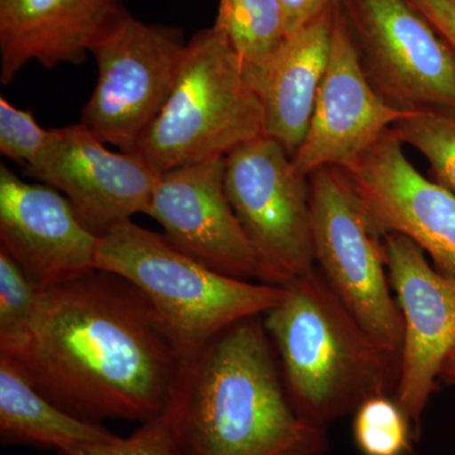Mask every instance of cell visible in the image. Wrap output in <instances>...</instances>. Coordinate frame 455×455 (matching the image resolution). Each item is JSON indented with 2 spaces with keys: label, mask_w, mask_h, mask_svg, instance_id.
Wrapping results in <instances>:
<instances>
[{
  "label": "cell",
  "mask_w": 455,
  "mask_h": 455,
  "mask_svg": "<svg viewBox=\"0 0 455 455\" xmlns=\"http://www.w3.org/2000/svg\"><path fill=\"white\" fill-rule=\"evenodd\" d=\"M309 188L317 269L371 334L400 350L403 320L391 295L383 235L339 167L311 173Z\"/></svg>",
  "instance_id": "6"
},
{
  "label": "cell",
  "mask_w": 455,
  "mask_h": 455,
  "mask_svg": "<svg viewBox=\"0 0 455 455\" xmlns=\"http://www.w3.org/2000/svg\"><path fill=\"white\" fill-rule=\"evenodd\" d=\"M430 23L455 57V0H406Z\"/></svg>",
  "instance_id": "25"
},
{
  "label": "cell",
  "mask_w": 455,
  "mask_h": 455,
  "mask_svg": "<svg viewBox=\"0 0 455 455\" xmlns=\"http://www.w3.org/2000/svg\"><path fill=\"white\" fill-rule=\"evenodd\" d=\"M337 4L287 36L257 88L263 104V134L277 140L291 158L309 131L328 68Z\"/></svg>",
  "instance_id": "17"
},
{
  "label": "cell",
  "mask_w": 455,
  "mask_h": 455,
  "mask_svg": "<svg viewBox=\"0 0 455 455\" xmlns=\"http://www.w3.org/2000/svg\"><path fill=\"white\" fill-rule=\"evenodd\" d=\"M359 64L401 113H455V57L406 0H340Z\"/></svg>",
  "instance_id": "9"
},
{
  "label": "cell",
  "mask_w": 455,
  "mask_h": 455,
  "mask_svg": "<svg viewBox=\"0 0 455 455\" xmlns=\"http://www.w3.org/2000/svg\"><path fill=\"white\" fill-rule=\"evenodd\" d=\"M59 455H188L164 416L140 425L131 435L62 449Z\"/></svg>",
  "instance_id": "24"
},
{
  "label": "cell",
  "mask_w": 455,
  "mask_h": 455,
  "mask_svg": "<svg viewBox=\"0 0 455 455\" xmlns=\"http://www.w3.org/2000/svg\"><path fill=\"white\" fill-rule=\"evenodd\" d=\"M99 242L56 188L0 166V248L41 289L97 269Z\"/></svg>",
  "instance_id": "15"
},
{
  "label": "cell",
  "mask_w": 455,
  "mask_h": 455,
  "mask_svg": "<svg viewBox=\"0 0 455 455\" xmlns=\"http://www.w3.org/2000/svg\"><path fill=\"white\" fill-rule=\"evenodd\" d=\"M25 172L61 191L99 238L133 215L148 214L161 176L140 151H109L83 123L57 128L40 166Z\"/></svg>",
  "instance_id": "11"
},
{
  "label": "cell",
  "mask_w": 455,
  "mask_h": 455,
  "mask_svg": "<svg viewBox=\"0 0 455 455\" xmlns=\"http://www.w3.org/2000/svg\"><path fill=\"white\" fill-rule=\"evenodd\" d=\"M212 27L226 37L257 90L287 37L281 0H220Z\"/></svg>",
  "instance_id": "19"
},
{
  "label": "cell",
  "mask_w": 455,
  "mask_h": 455,
  "mask_svg": "<svg viewBox=\"0 0 455 455\" xmlns=\"http://www.w3.org/2000/svg\"><path fill=\"white\" fill-rule=\"evenodd\" d=\"M56 130H44L32 113L18 109L0 98V154L22 164L23 170L36 169L49 154Z\"/></svg>",
  "instance_id": "23"
},
{
  "label": "cell",
  "mask_w": 455,
  "mask_h": 455,
  "mask_svg": "<svg viewBox=\"0 0 455 455\" xmlns=\"http://www.w3.org/2000/svg\"><path fill=\"white\" fill-rule=\"evenodd\" d=\"M164 418L188 455H326V427L293 405L263 315L218 334L184 367Z\"/></svg>",
  "instance_id": "2"
},
{
  "label": "cell",
  "mask_w": 455,
  "mask_h": 455,
  "mask_svg": "<svg viewBox=\"0 0 455 455\" xmlns=\"http://www.w3.org/2000/svg\"><path fill=\"white\" fill-rule=\"evenodd\" d=\"M339 169L381 235L407 236L455 277V196L415 169L390 130Z\"/></svg>",
  "instance_id": "12"
},
{
  "label": "cell",
  "mask_w": 455,
  "mask_h": 455,
  "mask_svg": "<svg viewBox=\"0 0 455 455\" xmlns=\"http://www.w3.org/2000/svg\"><path fill=\"white\" fill-rule=\"evenodd\" d=\"M123 9L122 0H0V82L31 61L82 64Z\"/></svg>",
  "instance_id": "16"
},
{
  "label": "cell",
  "mask_w": 455,
  "mask_h": 455,
  "mask_svg": "<svg viewBox=\"0 0 455 455\" xmlns=\"http://www.w3.org/2000/svg\"><path fill=\"white\" fill-rule=\"evenodd\" d=\"M41 287L0 248V352L22 339L37 307Z\"/></svg>",
  "instance_id": "22"
},
{
  "label": "cell",
  "mask_w": 455,
  "mask_h": 455,
  "mask_svg": "<svg viewBox=\"0 0 455 455\" xmlns=\"http://www.w3.org/2000/svg\"><path fill=\"white\" fill-rule=\"evenodd\" d=\"M407 116L387 106L368 83L338 3L328 68L309 131L291 158L293 170L309 179L323 167H343Z\"/></svg>",
  "instance_id": "14"
},
{
  "label": "cell",
  "mask_w": 455,
  "mask_h": 455,
  "mask_svg": "<svg viewBox=\"0 0 455 455\" xmlns=\"http://www.w3.org/2000/svg\"><path fill=\"white\" fill-rule=\"evenodd\" d=\"M226 158L161 173L149 217L182 252L238 280L260 283V266L228 200Z\"/></svg>",
  "instance_id": "13"
},
{
  "label": "cell",
  "mask_w": 455,
  "mask_h": 455,
  "mask_svg": "<svg viewBox=\"0 0 455 455\" xmlns=\"http://www.w3.org/2000/svg\"><path fill=\"white\" fill-rule=\"evenodd\" d=\"M439 379L449 383V385H455V344L445 358L444 364L440 371Z\"/></svg>",
  "instance_id": "27"
},
{
  "label": "cell",
  "mask_w": 455,
  "mask_h": 455,
  "mask_svg": "<svg viewBox=\"0 0 455 455\" xmlns=\"http://www.w3.org/2000/svg\"><path fill=\"white\" fill-rule=\"evenodd\" d=\"M263 315L293 405L328 427L374 396H394L400 350L377 339L335 295L316 267L283 286Z\"/></svg>",
  "instance_id": "3"
},
{
  "label": "cell",
  "mask_w": 455,
  "mask_h": 455,
  "mask_svg": "<svg viewBox=\"0 0 455 455\" xmlns=\"http://www.w3.org/2000/svg\"><path fill=\"white\" fill-rule=\"evenodd\" d=\"M340 0H281L283 4L286 35L290 36L311 20L333 8Z\"/></svg>",
  "instance_id": "26"
},
{
  "label": "cell",
  "mask_w": 455,
  "mask_h": 455,
  "mask_svg": "<svg viewBox=\"0 0 455 455\" xmlns=\"http://www.w3.org/2000/svg\"><path fill=\"white\" fill-rule=\"evenodd\" d=\"M2 353L44 396L99 424L161 418L184 372L145 293L101 269L41 289L22 339Z\"/></svg>",
  "instance_id": "1"
},
{
  "label": "cell",
  "mask_w": 455,
  "mask_h": 455,
  "mask_svg": "<svg viewBox=\"0 0 455 455\" xmlns=\"http://www.w3.org/2000/svg\"><path fill=\"white\" fill-rule=\"evenodd\" d=\"M97 269L118 275L145 293L175 343L184 367L218 334L265 315L286 290L238 280L206 267L164 235L124 221L101 236Z\"/></svg>",
  "instance_id": "4"
},
{
  "label": "cell",
  "mask_w": 455,
  "mask_h": 455,
  "mask_svg": "<svg viewBox=\"0 0 455 455\" xmlns=\"http://www.w3.org/2000/svg\"><path fill=\"white\" fill-rule=\"evenodd\" d=\"M390 131L403 146L418 149L430 164L434 182L455 196V113L409 114Z\"/></svg>",
  "instance_id": "20"
},
{
  "label": "cell",
  "mask_w": 455,
  "mask_h": 455,
  "mask_svg": "<svg viewBox=\"0 0 455 455\" xmlns=\"http://www.w3.org/2000/svg\"><path fill=\"white\" fill-rule=\"evenodd\" d=\"M259 136V94L226 37L212 27L188 42L169 98L137 151L164 173L226 158Z\"/></svg>",
  "instance_id": "5"
},
{
  "label": "cell",
  "mask_w": 455,
  "mask_h": 455,
  "mask_svg": "<svg viewBox=\"0 0 455 455\" xmlns=\"http://www.w3.org/2000/svg\"><path fill=\"white\" fill-rule=\"evenodd\" d=\"M116 434L68 414L41 394L5 353L0 352V440L3 445L62 449L95 444Z\"/></svg>",
  "instance_id": "18"
},
{
  "label": "cell",
  "mask_w": 455,
  "mask_h": 455,
  "mask_svg": "<svg viewBox=\"0 0 455 455\" xmlns=\"http://www.w3.org/2000/svg\"><path fill=\"white\" fill-rule=\"evenodd\" d=\"M386 268L403 320L400 382L395 398L420 438L421 420L455 344V277L427 262L400 233L383 235Z\"/></svg>",
  "instance_id": "10"
},
{
  "label": "cell",
  "mask_w": 455,
  "mask_h": 455,
  "mask_svg": "<svg viewBox=\"0 0 455 455\" xmlns=\"http://www.w3.org/2000/svg\"><path fill=\"white\" fill-rule=\"evenodd\" d=\"M224 185L259 259L260 283L283 287L315 267L309 179L277 140L259 136L228 155Z\"/></svg>",
  "instance_id": "8"
},
{
  "label": "cell",
  "mask_w": 455,
  "mask_h": 455,
  "mask_svg": "<svg viewBox=\"0 0 455 455\" xmlns=\"http://www.w3.org/2000/svg\"><path fill=\"white\" fill-rule=\"evenodd\" d=\"M187 44L179 29L146 25L123 9L90 50L98 79L80 123L108 145L136 151L169 98Z\"/></svg>",
  "instance_id": "7"
},
{
  "label": "cell",
  "mask_w": 455,
  "mask_h": 455,
  "mask_svg": "<svg viewBox=\"0 0 455 455\" xmlns=\"http://www.w3.org/2000/svg\"><path fill=\"white\" fill-rule=\"evenodd\" d=\"M353 435L363 455H405L416 440L409 418L394 396L364 401L355 410Z\"/></svg>",
  "instance_id": "21"
}]
</instances>
